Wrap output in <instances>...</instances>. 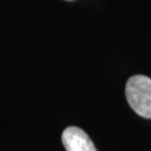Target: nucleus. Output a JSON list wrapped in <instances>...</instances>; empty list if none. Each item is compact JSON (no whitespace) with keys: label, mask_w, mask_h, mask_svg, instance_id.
<instances>
[{"label":"nucleus","mask_w":151,"mask_h":151,"mask_svg":"<svg viewBox=\"0 0 151 151\" xmlns=\"http://www.w3.org/2000/svg\"><path fill=\"white\" fill-rule=\"evenodd\" d=\"M66 151H96L90 137L78 127H68L62 134Z\"/></svg>","instance_id":"obj_2"},{"label":"nucleus","mask_w":151,"mask_h":151,"mask_svg":"<svg viewBox=\"0 0 151 151\" xmlns=\"http://www.w3.org/2000/svg\"><path fill=\"white\" fill-rule=\"evenodd\" d=\"M126 98L140 117L151 119V78L142 75L129 78L126 84Z\"/></svg>","instance_id":"obj_1"}]
</instances>
